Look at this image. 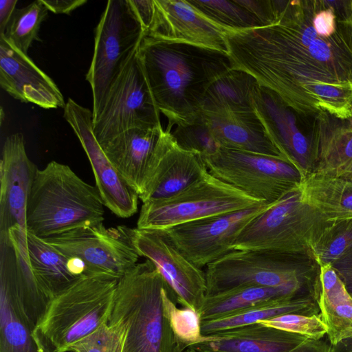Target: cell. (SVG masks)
<instances>
[{"label":"cell","instance_id":"37","mask_svg":"<svg viewBox=\"0 0 352 352\" xmlns=\"http://www.w3.org/2000/svg\"><path fill=\"white\" fill-rule=\"evenodd\" d=\"M171 134L179 146L201 157L208 155L219 148L212 138L201 115L192 124L175 126Z\"/></svg>","mask_w":352,"mask_h":352},{"label":"cell","instance_id":"33","mask_svg":"<svg viewBox=\"0 0 352 352\" xmlns=\"http://www.w3.org/2000/svg\"><path fill=\"white\" fill-rule=\"evenodd\" d=\"M48 10L41 0L16 8L4 33V37L21 52L28 54V50L34 41L39 40L38 32L42 22L47 16Z\"/></svg>","mask_w":352,"mask_h":352},{"label":"cell","instance_id":"22","mask_svg":"<svg viewBox=\"0 0 352 352\" xmlns=\"http://www.w3.org/2000/svg\"><path fill=\"white\" fill-rule=\"evenodd\" d=\"M307 340L255 322L202 336L189 348L197 352H289Z\"/></svg>","mask_w":352,"mask_h":352},{"label":"cell","instance_id":"34","mask_svg":"<svg viewBox=\"0 0 352 352\" xmlns=\"http://www.w3.org/2000/svg\"><path fill=\"white\" fill-rule=\"evenodd\" d=\"M352 248V219L333 221L313 249L320 266L330 264Z\"/></svg>","mask_w":352,"mask_h":352},{"label":"cell","instance_id":"28","mask_svg":"<svg viewBox=\"0 0 352 352\" xmlns=\"http://www.w3.org/2000/svg\"><path fill=\"white\" fill-rule=\"evenodd\" d=\"M258 85L256 79L251 74L234 67L208 87L202 99L201 111H254L252 97Z\"/></svg>","mask_w":352,"mask_h":352},{"label":"cell","instance_id":"4","mask_svg":"<svg viewBox=\"0 0 352 352\" xmlns=\"http://www.w3.org/2000/svg\"><path fill=\"white\" fill-rule=\"evenodd\" d=\"M104 207L96 186L67 165L52 161L36 172L26 208L27 230L46 239L84 224L103 222Z\"/></svg>","mask_w":352,"mask_h":352},{"label":"cell","instance_id":"16","mask_svg":"<svg viewBox=\"0 0 352 352\" xmlns=\"http://www.w3.org/2000/svg\"><path fill=\"white\" fill-rule=\"evenodd\" d=\"M207 171L199 154L182 148L170 131L163 130L139 199L146 203L169 198L188 187Z\"/></svg>","mask_w":352,"mask_h":352},{"label":"cell","instance_id":"9","mask_svg":"<svg viewBox=\"0 0 352 352\" xmlns=\"http://www.w3.org/2000/svg\"><path fill=\"white\" fill-rule=\"evenodd\" d=\"M144 36L129 0L107 1L95 30L94 54L86 74L92 91L93 117L113 80Z\"/></svg>","mask_w":352,"mask_h":352},{"label":"cell","instance_id":"40","mask_svg":"<svg viewBox=\"0 0 352 352\" xmlns=\"http://www.w3.org/2000/svg\"><path fill=\"white\" fill-rule=\"evenodd\" d=\"M129 2L146 34L153 15V0H129Z\"/></svg>","mask_w":352,"mask_h":352},{"label":"cell","instance_id":"39","mask_svg":"<svg viewBox=\"0 0 352 352\" xmlns=\"http://www.w3.org/2000/svg\"><path fill=\"white\" fill-rule=\"evenodd\" d=\"M331 265L352 297V248Z\"/></svg>","mask_w":352,"mask_h":352},{"label":"cell","instance_id":"29","mask_svg":"<svg viewBox=\"0 0 352 352\" xmlns=\"http://www.w3.org/2000/svg\"><path fill=\"white\" fill-rule=\"evenodd\" d=\"M296 314H320L318 301L311 298H293L255 306L217 320L200 321L203 337L219 331L255 323L280 316Z\"/></svg>","mask_w":352,"mask_h":352},{"label":"cell","instance_id":"15","mask_svg":"<svg viewBox=\"0 0 352 352\" xmlns=\"http://www.w3.org/2000/svg\"><path fill=\"white\" fill-rule=\"evenodd\" d=\"M64 118L90 162L104 206L121 218L135 214L139 195L113 166L97 141L92 129V111L69 98L64 107Z\"/></svg>","mask_w":352,"mask_h":352},{"label":"cell","instance_id":"27","mask_svg":"<svg viewBox=\"0 0 352 352\" xmlns=\"http://www.w3.org/2000/svg\"><path fill=\"white\" fill-rule=\"evenodd\" d=\"M300 189L305 202L327 221L352 219V180L311 173Z\"/></svg>","mask_w":352,"mask_h":352},{"label":"cell","instance_id":"24","mask_svg":"<svg viewBox=\"0 0 352 352\" xmlns=\"http://www.w3.org/2000/svg\"><path fill=\"white\" fill-rule=\"evenodd\" d=\"M320 286L292 284L279 287L251 286L206 296L197 314L200 321L217 320L260 305L293 298L318 301Z\"/></svg>","mask_w":352,"mask_h":352},{"label":"cell","instance_id":"19","mask_svg":"<svg viewBox=\"0 0 352 352\" xmlns=\"http://www.w3.org/2000/svg\"><path fill=\"white\" fill-rule=\"evenodd\" d=\"M153 15L145 36L186 43L228 54L225 30L187 0H153Z\"/></svg>","mask_w":352,"mask_h":352},{"label":"cell","instance_id":"45","mask_svg":"<svg viewBox=\"0 0 352 352\" xmlns=\"http://www.w3.org/2000/svg\"><path fill=\"white\" fill-rule=\"evenodd\" d=\"M340 177L352 180V166L349 169H347Z\"/></svg>","mask_w":352,"mask_h":352},{"label":"cell","instance_id":"46","mask_svg":"<svg viewBox=\"0 0 352 352\" xmlns=\"http://www.w3.org/2000/svg\"><path fill=\"white\" fill-rule=\"evenodd\" d=\"M184 352H197V351L194 350L193 349L188 347Z\"/></svg>","mask_w":352,"mask_h":352},{"label":"cell","instance_id":"38","mask_svg":"<svg viewBox=\"0 0 352 352\" xmlns=\"http://www.w3.org/2000/svg\"><path fill=\"white\" fill-rule=\"evenodd\" d=\"M170 316L177 336L187 348L201 340L200 320L195 311L186 308L179 309L173 302Z\"/></svg>","mask_w":352,"mask_h":352},{"label":"cell","instance_id":"35","mask_svg":"<svg viewBox=\"0 0 352 352\" xmlns=\"http://www.w3.org/2000/svg\"><path fill=\"white\" fill-rule=\"evenodd\" d=\"M126 329L120 320L110 317L109 322L74 344V352H122Z\"/></svg>","mask_w":352,"mask_h":352},{"label":"cell","instance_id":"23","mask_svg":"<svg viewBox=\"0 0 352 352\" xmlns=\"http://www.w3.org/2000/svg\"><path fill=\"white\" fill-rule=\"evenodd\" d=\"M163 128H133L99 144L113 166L140 195Z\"/></svg>","mask_w":352,"mask_h":352},{"label":"cell","instance_id":"2","mask_svg":"<svg viewBox=\"0 0 352 352\" xmlns=\"http://www.w3.org/2000/svg\"><path fill=\"white\" fill-rule=\"evenodd\" d=\"M166 130L193 123L208 87L234 67L227 53L183 42L145 36L138 50Z\"/></svg>","mask_w":352,"mask_h":352},{"label":"cell","instance_id":"6","mask_svg":"<svg viewBox=\"0 0 352 352\" xmlns=\"http://www.w3.org/2000/svg\"><path fill=\"white\" fill-rule=\"evenodd\" d=\"M205 275L206 296L251 286H320V265L312 252L233 250L207 265Z\"/></svg>","mask_w":352,"mask_h":352},{"label":"cell","instance_id":"3","mask_svg":"<svg viewBox=\"0 0 352 352\" xmlns=\"http://www.w3.org/2000/svg\"><path fill=\"white\" fill-rule=\"evenodd\" d=\"M172 294L153 263H137L118 281L110 317L126 332L122 352H184L171 320Z\"/></svg>","mask_w":352,"mask_h":352},{"label":"cell","instance_id":"11","mask_svg":"<svg viewBox=\"0 0 352 352\" xmlns=\"http://www.w3.org/2000/svg\"><path fill=\"white\" fill-rule=\"evenodd\" d=\"M131 56L109 86L92 129L99 144L133 128L162 127L160 112L138 53Z\"/></svg>","mask_w":352,"mask_h":352},{"label":"cell","instance_id":"43","mask_svg":"<svg viewBox=\"0 0 352 352\" xmlns=\"http://www.w3.org/2000/svg\"><path fill=\"white\" fill-rule=\"evenodd\" d=\"M331 344L323 340H307L289 352H330Z\"/></svg>","mask_w":352,"mask_h":352},{"label":"cell","instance_id":"17","mask_svg":"<svg viewBox=\"0 0 352 352\" xmlns=\"http://www.w3.org/2000/svg\"><path fill=\"white\" fill-rule=\"evenodd\" d=\"M252 104L267 134L284 157L305 177L311 174L316 148L300 129L298 117L273 91L260 85L253 94Z\"/></svg>","mask_w":352,"mask_h":352},{"label":"cell","instance_id":"14","mask_svg":"<svg viewBox=\"0 0 352 352\" xmlns=\"http://www.w3.org/2000/svg\"><path fill=\"white\" fill-rule=\"evenodd\" d=\"M269 205L261 204L163 230L178 250L201 269L233 250V244L240 232Z\"/></svg>","mask_w":352,"mask_h":352},{"label":"cell","instance_id":"12","mask_svg":"<svg viewBox=\"0 0 352 352\" xmlns=\"http://www.w3.org/2000/svg\"><path fill=\"white\" fill-rule=\"evenodd\" d=\"M118 228L140 256L153 263L182 307L197 314L206 293L205 272L178 250L164 230Z\"/></svg>","mask_w":352,"mask_h":352},{"label":"cell","instance_id":"5","mask_svg":"<svg viewBox=\"0 0 352 352\" xmlns=\"http://www.w3.org/2000/svg\"><path fill=\"white\" fill-rule=\"evenodd\" d=\"M119 279L83 275L54 297L32 335L41 352H66L109 322Z\"/></svg>","mask_w":352,"mask_h":352},{"label":"cell","instance_id":"18","mask_svg":"<svg viewBox=\"0 0 352 352\" xmlns=\"http://www.w3.org/2000/svg\"><path fill=\"white\" fill-rule=\"evenodd\" d=\"M37 168L29 159L22 133L6 137L0 162V233L28 231L26 208Z\"/></svg>","mask_w":352,"mask_h":352},{"label":"cell","instance_id":"30","mask_svg":"<svg viewBox=\"0 0 352 352\" xmlns=\"http://www.w3.org/2000/svg\"><path fill=\"white\" fill-rule=\"evenodd\" d=\"M328 123L319 133L312 173L340 177L352 166V124L326 129Z\"/></svg>","mask_w":352,"mask_h":352},{"label":"cell","instance_id":"7","mask_svg":"<svg viewBox=\"0 0 352 352\" xmlns=\"http://www.w3.org/2000/svg\"><path fill=\"white\" fill-rule=\"evenodd\" d=\"M332 222L305 202L300 186L254 218L240 232L232 250L313 252Z\"/></svg>","mask_w":352,"mask_h":352},{"label":"cell","instance_id":"13","mask_svg":"<svg viewBox=\"0 0 352 352\" xmlns=\"http://www.w3.org/2000/svg\"><path fill=\"white\" fill-rule=\"evenodd\" d=\"M43 239L67 257L80 261L85 275L120 279L140 256L118 228H107L103 222L84 224Z\"/></svg>","mask_w":352,"mask_h":352},{"label":"cell","instance_id":"25","mask_svg":"<svg viewBox=\"0 0 352 352\" xmlns=\"http://www.w3.org/2000/svg\"><path fill=\"white\" fill-rule=\"evenodd\" d=\"M27 249L32 273L40 290L50 302L85 275V267L80 261L67 257L29 232Z\"/></svg>","mask_w":352,"mask_h":352},{"label":"cell","instance_id":"42","mask_svg":"<svg viewBox=\"0 0 352 352\" xmlns=\"http://www.w3.org/2000/svg\"><path fill=\"white\" fill-rule=\"evenodd\" d=\"M17 0H1L0 1V35L4 33L14 10Z\"/></svg>","mask_w":352,"mask_h":352},{"label":"cell","instance_id":"47","mask_svg":"<svg viewBox=\"0 0 352 352\" xmlns=\"http://www.w3.org/2000/svg\"><path fill=\"white\" fill-rule=\"evenodd\" d=\"M66 352H74V351H67Z\"/></svg>","mask_w":352,"mask_h":352},{"label":"cell","instance_id":"1","mask_svg":"<svg viewBox=\"0 0 352 352\" xmlns=\"http://www.w3.org/2000/svg\"><path fill=\"white\" fill-rule=\"evenodd\" d=\"M322 0L280 1L272 24L226 30L235 68L273 91L300 119H352V13L338 23Z\"/></svg>","mask_w":352,"mask_h":352},{"label":"cell","instance_id":"8","mask_svg":"<svg viewBox=\"0 0 352 352\" xmlns=\"http://www.w3.org/2000/svg\"><path fill=\"white\" fill-rule=\"evenodd\" d=\"M261 204L266 203L249 196L207 171L188 187L169 198L143 203L137 228L166 229Z\"/></svg>","mask_w":352,"mask_h":352},{"label":"cell","instance_id":"26","mask_svg":"<svg viewBox=\"0 0 352 352\" xmlns=\"http://www.w3.org/2000/svg\"><path fill=\"white\" fill-rule=\"evenodd\" d=\"M318 303L331 345L352 337V297L330 264L320 266Z\"/></svg>","mask_w":352,"mask_h":352},{"label":"cell","instance_id":"10","mask_svg":"<svg viewBox=\"0 0 352 352\" xmlns=\"http://www.w3.org/2000/svg\"><path fill=\"white\" fill-rule=\"evenodd\" d=\"M202 158L212 175L267 204L305 179L292 164L276 157L219 147Z\"/></svg>","mask_w":352,"mask_h":352},{"label":"cell","instance_id":"36","mask_svg":"<svg viewBox=\"0 0 352 352\" xmlns=\"http://www.w3.org/2000/svg\"><path fill=\"white\" fill-rule=\"evenodd\" d=\"M256 322L297 333L313 340H321L327 333V327L320 314L312 316L289 314Z\"/></svg>","mask_w":352,"mask_h":352},{"label":"cell","instance_id":"41","mask_svg":"<svg viewBox=\"0 0 352 352\" xmlns=\"http://www.w3.org/2000/svg\"><path fill=\"white\" fill-rule=\"evenodd\" d=\"M48 11L55 14H69L87 3L86 0H41Z\"/></svg>","mask_w":352,"mask_h":352},{"label":"cell","instance_id":"20","mask_svg":"<svg viewBox=\"0 0 352 352\" xmlns=\"http://www.w3.org/2000/svg\"><path fill=\"white\" fill-rule=\"evenodd\" d=\"M0 85L9 95L44 109L65 107L64 97L54 80L34 61L0 36Z\"/></svg>","mask_w":352,"mask_h":352},{"label":"cell","instance_id":"31","mask_svg":"<svg viewBox=\"0 0 352 352\" xmlns=\"http://www.w3.org/2000/svg\"><path fill=\"white\" fill-rule=\"evenodd\" d=\"M32 331L12 301L0 292V352H41Z\"/></svg>","mask_w":352,"mask_h":352},{"label":"cell","instance_id":"32","mask_svg":"<svg viewBox=\"0 0 352 352\" xmlns=\"http://www.w3.org/2000/svg\"><path fill=\"white\" fill-rule=\"evenodd\" d=\"M208 19L225 30L242 31L263 27L238 0H187Z\"/></svg>","mask_w":352,"mask_h":352},{"label":"cell","instance_id":"44","mask_svg":"<svg viewBox=\"0 0 352 352\" xmlns=\"http://www.w3.org/2000/svg\"><path fill=\"white\" fill-rule=\"evenodd\" d=\"M330 352H352V337L331 345Z\"/></svg>","mask_w":352,"mask_h":352},{"label":"cell","instance_id":"21","mask_svg":"<svg viewBox=\"0 0 352 352\" xmlns=\"http://www.w3.org/2000/svg\"><path fill=\"white\" fill-rule=\"evenodd\" d=\"M200 115L212 138L219 147L287 161L270 140L255 111H201Z\"/></svg>","mask_w":352,"mask_h":352}]
</instances>
